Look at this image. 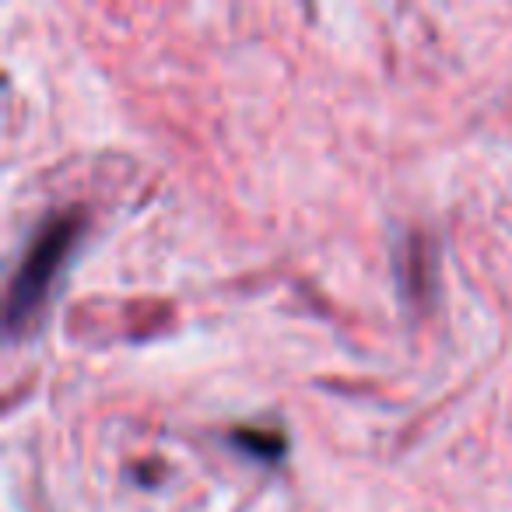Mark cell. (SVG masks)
<instances>
[{
	"label": "cell",
	"instance_id": "cell-1",
	"mask_svg": "<svg viewBox=\"0 0 512 512\" xmlns=\"http://www.w3.org/2000/svg\"><path fill=\"white\" fill-rule=\"evenodd\" d=\"M81 232H85L81 214L64 211L46 218L43 228L32 235L22 264H18L15 278H11L8 302H4V330H8L11 341L29 334L32 323L46 313V302H50L60 274L71 264V253L78 249Z\"/></svg>",
	"mask_w": 512,
	"mask_h": 512
},
{
	"label": "cell",
	"instance_id": "cell-2",
	"mask_svg": "<svg viewBox=\"0 0 512 512\" xmlns=\"http://www.w3.org/2000/svg\"><path fill=\"white\" fill-rule=\"evenodd\" d=\"M232 442L246 456H253V460H264V463H278L281 456H285V435L271 432V428H235Z\"/></svg>",
	"mask_w": 512,
	"mask_h": 512
}]
</instances>
